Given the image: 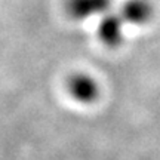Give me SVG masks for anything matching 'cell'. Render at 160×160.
Returning a JSON list of instances; mask_svg holds the SVG:
<instances>
[{
	"mask_svg": "<svg viewBox=\"0 0 160 160\" xmlns=\"http://www.w3.org/2000/svg\"><path fill=\"white\" fill-rule=\"evenodd\" d=\"M67 89L76 101L83 104L93 102L98 98L99 88L97 82L86 74H74L67 82Z\"/></svg>",
	"mask_w": 160,
	"mask_h": 160,
	"instance_id": "cell-1",
	"label": "cell"
},
{
	"mask_svg": "<svg viewBox=\"0 0 160 160\" xmlns=\"http://www.w3.org/2000/svg\"><path fill=\"white\" fill-rule=\"evenodd\" d=\"M111 3L113 0H67L65 11L73 19H88L107 12Z\"/></svg>",
	"mask_w": 160,
	"mask_h": 160,
	"instance_id": "cell-2",
	"label": "cell"
},
{
	"mask_svg": "<svg viewBox=\"0 0 160 160\" xmlns=\"http://www.w3.org/2000/svg\"><path fill=\"white\" fill-rule=\"evenodd\" d=\"M98 37L105 46L117 48L123 42V19L119 15L107 13L98 25Z\"/></svg>",
	"mask_w": 160,
	"mask_h": 160,
	"instance_id": "cell-3",
	"label": "cell"
},
{
	"mask_svg": "<svg viewBox=\"0 0 160 160\" xmlns=\"http://www.w3.org/2000/svg\"><path fill=\"white\" fill-rule=\"evenodd\" d=\"M122 19L135 25L148 22L153 15V8L147 0H128L122 6Z\"/></svg>",
	"mask_w": 160,
	"mask_h": 160,
	"instance_id": "cell-4",
	"label": "cell"
}]
</instances>
